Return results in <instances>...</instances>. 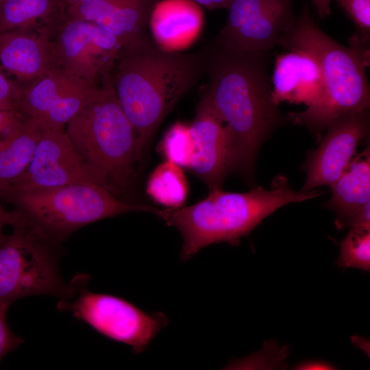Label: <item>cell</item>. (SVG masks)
<instances>
[{
  "label": "cell",
  "instance_id": "obj_31",
  "mask_svg": "<svg viewBox=\"0 0 370 370\" xmlns=\"http://www.w3.org/2000/svg\"><path fill=\"white\" fill-rule=\"evenodd\" d=\"M333 369L334 367L332 365L323 361H309L297 366V369L321 370Z\"/></svg>",
  "mask_w": 370,
  "mask_h": 370
},
{
  "label": "cell",
  "instance_id": "obj_17",
  "mask_svg": "<svg viewBox=\"0 0 370 370\" xmlns=\"http://www.w3.org/2000/svg\"><path fill=\"white\" fill-rule=\"evenodd\" d=\"M273 102L315 103L323 92V77L317 61L301 51L278 54L271 77Z\"/></svg>",
  "mask_w": 370,
  "mask_h": 370
},
{
  "label": "cell",
  "instance_id": "obj_26",
  "mask_svg": "<svg viewBox=\"0 0 370 370\" xmlns=\"http://www.w3.org/2000/svg\"><path fill=\"white\" fill-rule=\"evenodd\" d=\"M8 306L0 304V362L10 352L14 351L24 341L9 328L5 318Z\"/></svg>",
  "mask_w": 370,
  "mask_h": 370
},
{
  "label": "cell",
  "instance_id": "obj_4",
  "mask_svg": "<svg viewBox=\"0 0 370 370\" xmlns=\"http://www.w3.org/2000/svg\"><path fill=\"white\" fill-rule=\"evenodd\" d=\"M323 192L294 190L285 177L275 178L271 189L256 187L245 193L217 189L188 206L158 210L156 214L181 234L180 257L187 260L213 243L237 245L261 221L282 206L320 196Z\"/></svg>",
  "mask_w": 370,
  "mask_h": 370
},
{
  "label": "cell",
  "instance_id": "obj_25",
  "mask_svg": "<svg viewBox=\"0 0 370 370\" xmlns=\"http://www.w3.org/2000/svg\"><path fill=\"white\" fill-rule=\"evenodd\" d=\"M352 21L356 32L352 36L364 42L370 39V0H336Z\"/></svg>",
  "mask_w": 370,
  "mask_h": 370
},
{
  "label": "cell",
  "instance_id": "obj_10",
  "mask_svg": "<svg viewBox=\"0 0 370 370\" xmlns=\"http://www.w3.org/2000/svg\"><path fill=\"white\" fill-rule=\"evenodd\" d=\"M93 86L60 68L19 86L17 112L43 130L64 129L99 92Z\"/></svg>",
  "mask_w": 370,
  "mask_h": 370
},
{
  "label": "cell",
  "instance_id": "obj_21",
  "mask_svg": "<svg viewBox=\"0 0 370 370\" xmlns=\"http://www.w3.org/2000/svg\"><path fill=\"white\" fill-rule=\"evenodd\" d=\"M146 193L166 208L183 206L188 196V186L182 169L169 161L160 164L147 180Z\"/></svg>",
  "mask_w": 370,
  "mask_h": 370
},
{
  "label": "cell",
  "instance_id": "obj_27",
  "mask_svg": "<svg viewBox=\"0 0 370 370\" xmlns=\"http://www.w3.org/2000/svg\"><path fill=\"white\" fill-rule=\"evenodd\" d=\"M19 86L9 81L0 69V110L16 111Z\"/></svg>",
  "mask_w": 370,
  "mask_h": 370
},
{
  "label": "cell",
  "instance_id": "obj_24",
  "mask_svg": "<svg viewBox=\"0 0 370 370\" xmlns=\"http://www.w3.org/2000/svg\"><path fill=\"white\" fill-rule=\"evenodd\" d=\"M336 264L341 268L370 269V230L351 228L341 242Z\"/></svg>",
  "mask_w": 370,
  "mask_h": 370
},
{
  "label": "cell",
  "instance_id": "obj_3",
  "mask_svg": "<svg viewBox=\"0 0 370 370\" xmlns=\"http://www.w3.org/2000/svg\"><path fill=\"white\" fill-rule=\"evenodd\" d=\"M344 46L323 32L306 5L295 25L278 40L286 51H301L318 62L323 77L319 100L299 112H290L287 120L305 125L320 138L323 130L337 118L370 106V88L366 73L369 64V43L352 38Z\"/></svg>",
  "mask_w": 370,
  "mask_h": 370
},
{
  "label": "cell",
  "instance_id": "obj_23",
  "mask_svg": "<svg viewBox=\"0 0 370 370\" xmlns=\"http://www.w3.org/2000/svg\"><path fill=\"white\" fill-rule=\"evenodd\" d=\"M159 151L166 161L189 169L194 154L190 126L181 121L173 123L165 132Z\"/></svg>",
  "mask_w": 370,
  "mask_h": 370
},
{
  "label": "cell",
  "instance_id": "obj_16",
  "mask_svg": "<svg viewBox=\"0 0 370 370\" xmlns=\"http://www.w3.org/2000/svg\"><path fill=\"white\" fill-rule=\"evenodd\" d=\"M0 64L24 84L59 68L49 27L36 33L29 29L1 33Z\"/></svg>",
  "mask_w": 370,
  "mask_h": 370
},
{
  "label": "cell",
  "instance_id": "obj_5",
  "mask_svg": "<svg viewBox=\"0 0 370 370\" xmlns=\"http://www.w3.org/2000/svg\"><path fill=\"white\" fill-rule=\"evenodd\" d=\"M66 125L70 140L101 186L123 199L133 186L136 165L143 158L135 130L111 78L107 77L97 95Z\"/></svg>",
  "mask_w": 370,
  "mask_h": 370
},
{
  "label": "cell",
  "instance_id": "obj_20",
  "mask_svg": "<svg viewBox=\"0 0 370 370\" xmlns=\"http://www.w3.org/2000/svg\"><path fill=\"white\" fill-rule=\"evenodd\" d=\"M43 130L34 121L22 123L0 139V191L22 175L29 164Z\"/></svg>",
  "mask_w": 370,
  "mask_h": 370
},
{
  "label": "cell",
  "instance_id": "obj_6",
  "mask_svg": "<svg viewBox=\"0 0 370 370\" xmlns=\"http://www.w3.org/2000/svg\"><path fill=\"white\" fill-rule=\"evenodd\" d=\"M8 225L12 233L0 245V304L33 295L72 298L75 283H66L58 266L61 242L16 208Z\"/></svg>",
  "mask_w": 370,
  "mask_h": 370
},
{
  "label": "cell",
  "instance_id": "obj_29",
  "mask_svg": "<svg viewBox=\"0 0 370 370\" xmlns=\"http://www.w3.org/2000/svg\"><path fill=\"white\" fill-rule=\"evenodd\" d=\"M23 119L18 112L0 110V139L17 127Z\"/></svg>",
  "mask_w": 370,
  "mask_h": 370
},
{
  "label": "cell",
  "instance_id": "obj_30",
  "mask_svg": "<svg viewBox=\"0 0 370 370\" xmlns=\"http://www.w3.org/2000/svg\"><path fill=\"white\" fill-rule=\"evenodd\" d=\"M320 18L323 19L329 16L332 12L330 3L332 0H311Z\"/></svg>",
  "mask_w": 370,
  "mask_h": 370
},
{
  "label": "cell",
  "instance_id": "obj_28",
  "mask_svg": "<svg viewBox=\"0 0 370 370\" xmlns=\"http://www.w3.org/2000/svg\"><path fill=\"white\" fill-rule=\"evenodd\" d=\"M345 227L370 230L369 202L362 206L349 214L343 221L340 229Z\"/></svg>",
  "mask_w": 370,
  "mask_h": 370
},
{
  "label": "cell",
  "instance_id": "obj_8",
  "mask_svg": "<svg viewBox=\"0 0 370 370\" xmlns=\"http://www.w3.org/2000/svg\"><path fill=\"white\" fill-rule=\"evenodd\" d=\"M58 307L100 334L130 346L136 354L145 351L169 323L163 312H146L121 297L83 288L75 299L60 300Z\"/></svg>",
  "mask_w": 370,
  "mask_h": 370
},
{
  "label": "cell",
  "instance_id": "obj_22",
  "mask_svg": "<svg viewBox=\"0 0 370 370\" xmlns=\"http://www.w3.org/2000/svg\"><path fill=\"white\" fill-rule=\"evenodd\" d=\"M60 0H0V34L30 29L40 19H52Z\"/></svg>",
  "mask_w": 370,
  "mask_h": 370
},
{
  "label": "cell",
  "instance_id": "obj_14",
  "mask_svg": "<svg viewBox=\"0 0 370 370\" xmlns=\"http://www.w3.org/2000/svg\"><path fill=\"white\" fill-rule=\"evenodd\" d=\"M189 126L194 143L189 170L210 191L223 189L225 176L230 172V139L227 126L203 97Z\"/></svg>",
  "mask_w": 370,
  "mask_h": 370
},
{
  "label": "cell",
  "instance_id": "obj_2",
  "mask_svg": "<svg viewBox=\"0 0 370 370\" xmlns=\"http://www.w3.org/2000/svg\"><path fill=\"white\" fill-rule=\"evenodd\" d=\"M206 64V51H166L149 38L122 49L111 81L142 158L162 121L196 84Z\"/></svg>",
  "mask_w": 370,
  "mask_h": 370
},
{
  "label": "cell",
  "instance_id": "obj_19",
  "mask_svg": "<svg viewBox=\"0 0 370 370\" xmlns=\"http://www.w3.org/2000/svg\"><path fill=\"white\" fill-rule=\"evenodd\" d=\"M331 188L332 197L327 203V207L336 212V225L340 229L349 214L369 202V147L352 160Z\"/></svg>",
  "mask_w": 370,
  "mask_h": 370
},
{
  "label": "cell",
  "instance_id": "obj_1",
  "mask_svg": "<svg viewBox=\"0 0 370 370\" xmlns=\"http://www.w3.org/2000/svg\"><path fill=\"white\" fill-rule=\"evenodd\" d=\"M270 53L238 51L217 41L206 51L208 82L201 97L227 126L230 171L250 172L260 145L284 121L271 97Z\"/></svg>",
  "mask_w": 370,
  "mask_h": 370
},
{
  "label": "cell",
  "instance_id": "obj_33",
  "mask_svg": "<svg viewBox=\"0 0 370 370\" xmlns=\"http://www.w3.org/2000/svg\"><path fill=\"white\" fill-rule=\"evenodd\" d=\"M60 1L62 3L66 4L67 6H69V5L80 4L82 3L88 1L89 0H60Z\"/></svg>",
  "mask_w": 370,
  "mask_h": 370
},
{
  "label": "cell",
  "instance_id": "obj_32",
  "mask_svg": "<svg viewBox=\"0 0 370 370\" xmlns=\"http://www.w3.org/2000/svg\"><path fill=\"white\" fill-rule=\"evenodd\" d=\"M1 193L0 191V245L5 241L7 236L3 234V228L8 225L9 212L5 211L1 204Z\"/></svg>",
  "mask_w": 370,
  "mask_h": 370
},
{
  "label": "cell",
  "instance_id": "obj_15",
  "mask_svg": "<svg viewBox=\"0 0 370 370\" xmlns=\"http://www.w3.org/2000/svg\"><path fill=\"white\" fill-rule=\"evenodd\" d=\"M158 0H89L67 6V16L94 23L121 42L123 48L148 38L146 25Z\"/></svg>",
  "mask_w": 370,
  "mask_h": 370
},
{
  "label": "cell",
  "instance_id": "obj_12",
  "mask_svg": "<svg viewBox=\"0 0 370 370\" xmlns=\"http://www.w3.org/2000/svg\"><path fill=\"white\" fill-rule=\"evenodd\" d=\"M82 182L101 186L98 175L77 151L66 130H45L26 170L1 193L7 190L47 189Z\"/></svg>",
  "mask_w": 370,
  "mask_h": 370
},
{
  "label": "cell",
  "instance_id": "obj_13",
  "mask_svg": "<svg viewBox=\"0 0 370 370\" xmlns=\"http://www.w3.org/2000/svg\"><path fill=\"white\" fill-rule=\"evenodd\" d=\"M369 108L334 120L304 164L306 180L301 190L310 191L323 185L331 187L349 164L358 144L369 134Z\"/></svg>",
  "mask_w": 370,
  "mask_h": 370
},
{
  "label": "cell",
  "instance_id": "obj_9",
  "mask_svg": "<svg viewBox=\"0 0 370 370\" xmlns=\"http://www.w3.org/2000/svg\"><path fill=\"white\" fill-rule=\"evenodd\" d=\"M53 25L49 30L58 67L97 86L114 67L123 49L120 40L94 23L67 16Z\"/></svg>",
  "mask_w": 370,
  "mask_h": 370
},
{
  "label": "cell",
  "instance_id": "obj_18",
  "mask_svg": "<svg viewBox=\"0 0 370 370\" xmlns=\"http://www.w3.org/2000/svg\"><path fill=\"white\" fill-rule=\"evenodd\" d=\"M149 21L156 45L166 51H178L197 39L204 14L193 0H162L154 5Z\"/></svg>",
  "mask_w": 370,
  "mask_h": 370
},
{
  "label": "cell",
  "instance_id": "obj_11",
  "mask_svg": "<svg viewBox=\"0 0 370 370\" xmlns=\"http://www.w3.org/2000/svg\"><path fill=\"white\" fill-rule=\"evenodd\" d=\"M293 0H232L216 41L238 51H271L296 23Z\"/></svg>",
  "mask_w": 370,
  "mask_h": 370
},
{
  "label": "cell",
  "instance_id": "obj_7",
  "mask_svg": "<svg viewBox=\"0 0 370 370\" xmlns=\"http://www.w3.org/2000/svg\"><path fill=\"white\" fill-rule=\"evenodd\" d=\"M2 197L61 243L94 222L130 212L156 214L159 210L126 201L104 187L88 182L31 191L7 190L1 193Z\"/></svg>",
  "mask_w": 370,
  "mask_h": 370
}]
</instances>
